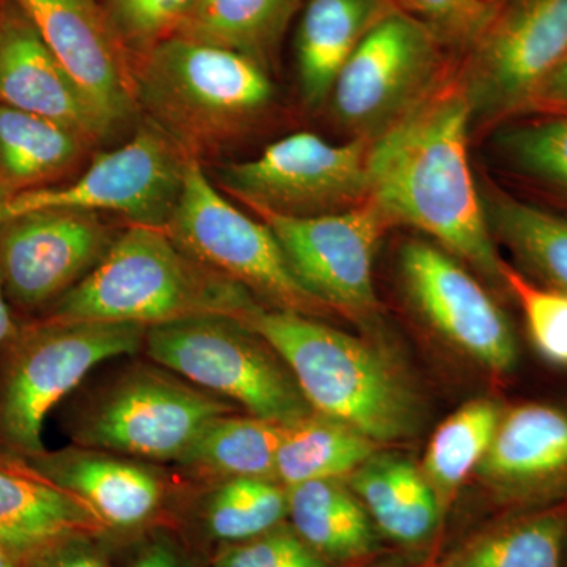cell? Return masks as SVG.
I'll list each match as a JSON object with an SVG mask.
<instances>
[{"label":"cell","mask_w":567,"mask_h":567,"mask_svg":"<svg viewBox=\"0 0 567 567\" xmlns=\"http://www.w3.org/2000/svg\"><path fill=\"white\" fill-rule=\"evenodd\" d=\"M197 0H103L112 28L130 54L147 51L153 44L177 33Z\"/></svg>","instance_id":"cell-35"},{"label":"cell","mask_w":567,"mask_h":567,"mask_svg":"<svg viewBox=\"0 0 567 567\" xmlns=\"http://www.w3.org/2000/svg\"><path fill=\"white\" fill-rule=\"evenodd\" d=\"M147 327L115 322H43L14 336L0 375V440L24 457L44 453L52 409L96 365L144 349Z\"/></svg>","instance_id":"cell-7"},{"label":"cell","mask_w":567,"mask_h":567,"mask_svg":"<svg viewBox=\"0 0 567 567\" xmlns=\"http://www.w3.org/2000/svg\"><path fill=\"white\" fill-rule=\"evenodd\" d=\"M132 65L137 111L197 162L248 133L275 103L260 63L183 37L133 54Z\"/></svg>","instance_id":"cell-3"},{"label":"cell","mask_w":567,"mask_h":567,"mask_svg":"<svg viewBox=\"0 0 567 567\" xmlns=\"http://www.w3.org/2000/svg\"><path fill=\"white\" fill-rule=\"evenodd\" d=\"M237 405L169 369L134 363L84 399L70 435L74 445L142 461L177 462L204 425Z\"/></svg>","instance_id":"cell-5"},{"label":"cell","mask_w":567,"mask_h":567,"mask_svg":"<svg viewBox=\"0 0 567 567\" xmlns=\"http://www.w3.org/2000/svg\"><path fill=\"white\" fill-rule=\"evenodd\" d=\"M480 193L492 237L505 245L517 270L567 293V215L496 186H483Z\"/></svg>","instance_id":"cell-22"},{"label":"cell","mask_w":567,"mask_h":567,"mask_svg":"<svg viewBox=\"0 0 567 567\" xmlns=\"http://www.w3.org/2000/svg\"><path fill=\"white\" fill-rule=\"evenodd\" d=\"M29 559L31 567H107L102 555L80 535L59 540Z\"/></svg>","instance_id":"cell-37"},{"label":"cell","mask_w":567,"mask_h":567,"mask_svg":"<svg viewBox=\"0 0 567 567\" xmlns=\"http://www.w3.org/2000/svg\"><path fill=\"white\" fill-rule=\"evenodd\" d=\"M286 516V487L260 477L219 480L204 506L208 533L235 544L271 532Z\"/></svg>","instance_id":"cell-32"},{"label":"cell","mask_w":567,"mask_h":567,"mask_svg":"<svg viewBox=\"0 0 567 567\" xmlns=\"http://www.w3.org/2000/svg\"><path fill=\"white\" fill-rule=\"evenodd\" d=\"M259 303L240 284L182 251L163 229L130 224L48 319L151 328L207 316L240 320Z\"/></svg>","instance_id":"cell-4"},{"label":"cell","mask_w":567,"mask_h":567,"mask_svg":"<svg viewBox=\"0 0 567 567\" xmlns=\"http://www.w3.org/2000/svg\"><path fill=\"white\" fill-rule=\"evenodd\" d=\"M0 102L58 123L89 145L114 133L17 0H0Z\"/></svg>","instance_id":"cell-18"},{"label":"cell","mask_w":567,"mask_h":567,"mask_svg":"<svg viewBox=\"0 0 567 567\" xmlns=\"http://www.w3.org/2000/svg\"><path fill=\"white\" fill-rule=\"evenodd\" d=\"M99 524L76 496L22 462L0 461V544L18 561Z\"/></svg>","instance_id":"cell-20"},{"label":"cell","mask_w":567,"mask_h":567,"mask_svg":"<svg viewBox=\"0 0 567 567\" xmlns=\"http://www.w3.org/2000/svg\"><path fill=\"white\" fill-rule=\"evenodd\" d=\"M286 491L295 533L320 557L354 559L374 547L371 518L341 481H309Z\"/></svg>","instance_id":"cell-26"},{"label":"cell","mask_w":567,"mask_h":567,"mask_svg":"<svg viewBox=\"0 0 567 567\" xmlns=\"http://www.w3.org/2000/svg\"><path fill=\"white\" fill-rule=\"evenodd\" d=\"M371 142L354 137L331 144L315 133L289 134L256 158L223 166L218 182L252 212L333 215L368 203Z\"/></svg>","instance_id":"cell-10"},{"label":"cell","mask_w":567,"mask_h":567,"mask_svg":"<svg viewBox=\"0 0 567 567\" xmlns=\"http://www.w3.org/2000/svg\"><path fill=\"white\" fill-rule=\"evenodd\" d=\"M142 350L153 363L244 406L248 415L293 425L315 413L281 357L234 317L156 324L147 328Z\"/></svg>","instance_id":"cell-6"},{"label":"cell","mask_w":567,"mask_h":567,"mask_svg":"<svg viewBox=\"0 0 567 567\" xmlns=\"http://www.w3.org/2000/svg\"><path fill=\"white\" fill-rule=\"evenodd\" d=\"M82 95L114 132L137 112L132 54L96 0H17Z\"/></svg>","instance_id":"cell-16"},{"label":"cell","mask_w":567,"mask_h":567,"mask_svg":"<svg viewBox=\"0 0 567 567\" xmlns=\"http://www.w3.org/2000/svg\"><path fill=\"white\" fill-rule=\"evenodd\" d=\"M499 3L506 2V0H498Z\"/></svg>","instance_id":"cell-42"},{"label":"cell","mask_w":567,"mask_h":567,"mask_svg":"<svg viewBox=\"0 0 567 567\" xmlns=\"http://www.w3.org/2000/svg\"><path fill=\"white\" fill-rule=\"evenodd\" d=\"M0 567H18V559L0 544Z\"/></svg>","instance_id":"cell-41"},{"label":"cell","mask_w":567,"mask_h":567,"mask_svg":"<svg viewBox=\"0 0 567 567\" xmlns=\"http://www.w3.org/2000/svg\"><path fill=\"white\" fill-rule=\"evenodd\" d=\"M503 412L494 401L475 399L446 417L432 435L423 473L440 499L453 495L476 473L494 442Z\"/></svg>","instance_id":"cell-30"},{"label":"cell","mask_w":567,"mask_h":567,"mask_svg":"<svg viewBox=\"0 0 567 567\" xmlns=\"http://www.w3.org/2000/svg\"><path fill=\"white\" fill-rule=\"evenodd\" d=\"M6 287L0 276V346L7 342L14 333L13 320H11L9 305L6 300Z\"/></svg>","instance_id":"cell-40"},{"label":"cell","mask_w":567,"mask_h":567,"mask_svg":"<svg viewBox=\"0 0 567 567\" xmlns=\"http://www.w3.org/2000/svg\"><path fill=\"white\" fill-rule=\"evenodd\" d=\"M567 112V54L540 81L520 115L566 114Z\"/></svg>","instance_id":"cell-38"},{"label":"cell","mask_w":567,"mask_h":567,"mask_svg":"<svg viewBox=\"0 0 567 567\" xmlns=\"http://www.w3.org/2000/svg\"><path fill=\"white\" fill-rule=\"evenodd\" d=\"M567 514L540 511L462 544L442 567H563Z\"/></svg>","instance_id":"cell-29"},{"label":"cell","mask_w":567,"mask_h":567,"mask_svg":"<svg viewBox=\"0 0 567 567\" xmlns=\"http://www.w3.org/2000/svg\"><path fill=\"white\" fill-rule=\"evenodd\" d=\"M240 322L281 357L312 412L349 424L374 443L401 442L420 431V399L375 347L316 317L262 303Z\"/></svg>","instance_id":"cell-2"},{"label":"cell","mask_w":567,"mask_h":567,"mask_svg":"<svg viewBox=\"0 0 567 567\" xmlns=\"http://www.w3.org/2000/svg\"><path fill=\"white\" fill-rule=\"evenodd\" d=\"M405 300L443 341L494 374L516 369L518 344L509 317L453 254L429 238H409L398 252Z\"/></svg>","instance_id":"cell-13"},{"label":"cell","mask_w":567,"mask_h":567,"mask_svg":"<svg viewBox=\"0 0 567 567\" xmlns=\"http://www.w3.org/2000/svg\"><path fill=\"white\" fill-rule=\"evenodd\" d=\"M390 0H308L295 32V65L306 106L320 107L336 78Z\"/></svg>","instance_id":"cell-21"},{"label":"cell","mask_w":567,"mask_h":567,"mask_svg":"<svg viewBox=\"0 0 567 567\" xmlns=\"http://www.w3.org/2000/svg\"><path fill=\"white\" fill-rule=\"evenodd\" d=\"M118 234L100 213L40 210L0 227V276L18 305L58 301L96 267Z\"/></svg>","instance_id":"cell-15"},{"label":"cell","mask_w":567,"mask_h":567,"mask_svg":"<svg viewBox=\"0 0 567 567\" xmlns=\"http://www.w3.org/2000/svg\"><path fill=\"white\" fill-rule=\"evenodd\" d=\"M567 54V0H506L457 74L472 125L517 117Z\"/></svg>","instance_id":"cell-12"},{"label":"cell","mask_w":567,"mask_h":567,"mask_svg":"<svg viewBox=\"0 0 567 567\" xmlns=\"http://www.w3.org/2000/svg\"><path fill=\"white\" fill-rule=\"evenodd\" d=\"M507 295L520 306L533 346L548 363L567 368V293L503 262Z\"/></svg>","instance_id":"cell-33"},{"label":"cell","mask_w":567,"mask_h":567,"mask_svg":"<svg viewBox=\"0 0 567 567\" xmlns=\"http://www.w3.org/2000/svg\"><path fill=\"white\" fill-rule=\"evenodd\" d=\"M163 230L182 251L265 306L316 319L333 312L298 281L270 227L224 197L197 159L186 163L181 196Z\"/></svg>","instance_id":"cell-8"},{"label":"cell","mask_w":567,"mask_h":567,"mask_svg":"<svg viewBox=\"0 0 567 567\" xmlns=\"http://www.w3.org/2000/svg\"><path fill=\"white\" fill-rule=\"evenodd\" d=\"M377 443L349 424L312 413L287 425L276 454L275 480L284 487L341 480L374 456Z\"/></svg>","instance_id":"cell-28"},{"label":"cell","mask_w":567,"mask_h":567,"mask_svg":"<svg viewBox=\"0 0 567 567\" xmlns=\"http://www.w3.org/2000/svg\"><path fill=\"white\" fill-rule=\"evenodd\" d=\"M447 52L415 18L388 10L336 78L328 99L336 121L374 141L445 84Z\"/></svg>","instance_id":"cell-9"},{"label":"cell","mask_w":567,"mask_h":567,"mask_svg":"<svg viewBox=\"0 0 567 567\" xmlns=\"http://www.w3.org/2000/svg\"><path fill=\"white\" fill-rule=\"evenodd\" d=\"M494 148L507 171L567 205V112L502 126Z\"/></svg>","instance_id":"cell-31"},{"label":"cell","mask_w":567,"mask_h":567,"mask_svg":"<svg viewBox=\"0 0 567 567\" xmlns=\"http://www.w3.org/2000/svg\"><path fill=\"white\" fill-rule=\"evenodd\" d=\"M502 502L536 506L567 496V404L532 401L503 412L476 470Z\"/></svg>","instance_id":"cell-17"},{"label":"cell","mask_w":567,"mask_h":567,"mask_svg":"<svg viewBox=\"0 0 567 567\" xmlns=\"http://www.w3.org/2000/svg\"><path fill=\"white\" fill-rule=\"evenodd\" d=\"M350 477L354 495L383 535L401 544L431 535L440 502L423 470L405 458L372 456Z\"/></svg>","instance_id":"cell-23"},{"label":"cell","mask_w":567,"mask_h":567,"mask_svg":"<svg viewBox=\"0 0 567 567\" xmlns=\"http://www.w3.org/2000/svg\"><path fill=\"white\" fill-rule=\"evenodd\" d=\"M25 458L22 464L76 496L100 524L110 527L144 524L155 516L166 495L162 473L137 458L76 445Z\"/></svg>","instance_id":"cell-19"},{"label":"cell","mask_w":567,"mask_h":567,"mask_svg":"<svg viewBox=\"0 0 567 567\" xmlns=\"http://www.w3.org/2000/svg\"><path fill=\"white\" fill-rule=\"evenodd\" d=\"M286 427L251 415L233 413L215 417L204 425L177 464L216 480L260 477L276 481V454Z\"/></svg>","instance_id":"cell-27"},{"label":"cell","mask_w":567,"mask_h":567,"mask_svg":"<svg viewBox=\"0 0 567 567\" xmlns=\"http://www.w3.org/2000/svg\"><path fill=\"white\" fill-rule=\"evenodd\" d=\"M215 567H327L322 557L297 533L271 529L227 547Z\"/></svg>","instance_id":"cell-36"},{"label":"cell","mask_w":567,"mask_h":567,"mask_svg":"<svg viewBox=\"0 0 567 567\" xmlns=\"http://www.w3.org/2000/svg\"><path fill=\"white\" fill-rule=\"evenodd\" d=\"M435 33L450 52L464 54L494 20L498 0H390Z\"/></svg>","instance_id":"cell-34"},{"label":"cell","mask_w":567,"mask_h":567,"mask_svg":"<svg viewBox=\"0 0 567 567\" xmlns=\"http://www.w3.org/2000/svg\"><path fill=\"white\" fill-rule=\"evenodd\" d=\"M303 0H197L175 35L240 52L270 69Z\"/></svg>","instance_id":"cell-25"},{"label":"cell","mask_w":567,"mask_h":567,"mask_svg":"<svg viewBox=\"0 0 567 567\" xmlns=\"http://www.w3.org/2000/svg\"><path fill=\"white\" fill-rule=\"evenodd\" d=\"M128 567H189L188 559L169 537H156L142 548Z\"/></svg>","instance_id":"cell-39"},{"label":"cell","mask_w":567,"mask_h":567,"mask_svg":"<svg viewBox=\"0 0 567 567\" xmlns=\"http://www.w3.org/2000/svg\"><path fill=\"white\" fill-rule=\"evenodd\" d=\"M472 112L457 76L371 142L369 203L391 227L416 229L453 254L488 289L506 292L468 158Z\"/></svg>","instance_id":"cell-1"},{"label":"cell","mask_w":567,"mask_h":567,"mask_svg":"<svg viewBox=\"0 0 567 567\" xmlns=\"http://www.w3.org/2000/svg\"><path fill=\"white\" fill-rule=\"evenodd\" d=\"M254 213L270 227L309 292L354 322H379L372 268L380 240L391 226L374 204L368 200L350 210L309 218Z\"/></svg>","instance_id":"cell-14"},{"label":"cell","mask_w":567,"mask_h":567,"mask_svg":"<svg viewBox=\"0 0 567 567\" xmlns=\"http://www.w3.org/2000/svg\"><path fill=\"white\" fill-rule=\"evenodd\" d=\"M89 147L58 123L0 102V199L69 173Z\"/></svg>","instance_id":"cell-24"},{"label":"cell","mask_w":567,"mask_h":567,"mask_svg":"<svg viewBox=\"0 0 567 567\" xmlns=\"http://www.w3.org/2000/svg\"><path fill=\"white\" fill-rule=\"evenodd\" d=\"M188 156L155 126L114 151L96 153L80 178L0 199V227L40 210L115 213L134 226L163 229L181 196Z\"/></svg>","instance_id":"cell-11"}]
</instances>
